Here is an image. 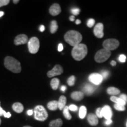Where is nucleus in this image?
<instances>
[{"label": "nucleus", "mask_w": 127, "mask_h": 127, "mask_svg": "<svg viewBox=\"0 0 127 127\" xmlns=\"http://www.w3.org/2000/svg\"><path fill=\"white\" fill-rule=\"evenodd\" d=\"M64 39L67 43L73 47L80 44L81 41H82V35L77 31L71 30L68 31L65 34Z\"/></svg>", "instance_id": "f257e3e1"}, {"label": "nucleus", "mask_w": 127, "mask_h": 127, "mask_svg": "<svg viewBox=\"0 0 127 127\" xmlns=\"http://www.w3.org/2000/svg\"><path fill=\"white\" fill-rule=\"evenodd\" d=\"M88 53V48L86 45L84 44H79L73 48L72 50V56L74 60L81 61L83 60Z\"/></svg>", "instance_id": "f03ea898"}, {"label": "nucleus", "mask_w": 127, "mask_h": 127, "mask_svg": "<svg viewBox=\"0 0 127 127\" xmlns=\"http://www.w3.org/2000/svg\"><path fill=\"white\" fill-rule=\"evenodd\" d=\"M4 65L7 69L14 73H20L21 71L20 63L12 57H5L4 60Z\"/></svg>", "instance_id": "7ed1b4c3"}, {"label": "nucleus", "mask_w": 127, "mask_h": 127, "mask_svg": "<svg viewBox=\"0 0 127 127\" xmlns=\"http://www.w3.org/2000/svg\"><path fill=\"white\" fill-rule=\"evenodd\" d=\"M34 118L39 121H44L48 118V112L42 105H37L34 109Z\"/></svg>", "instance_id": "20e7f679"}, {"label": "nucleus", "mask_w": 127, "mask_h": 127, "mask_svg": "<svg viewBox=\"0 0 127 127\" xmlns=\"http://www.w3.org/2000/svg\"><path fill=\"white\" fill-rule=\"evenodd\" d=\"M111 56V51L105 49H101L96 52L95 55V60L97 63H101L106 61Z\"/></svg>", "instance_id": "39448f33"}, {"label": "nucleus", "mask_w": 127, "mask_h": 127, "mask_svg": "<svg viewBox=\"0 0 127 127\" xmlns=\"http://www.w3.org/2000/svg\"><path fill=\"white\" fill-rule=\"evenodd\" d=\"M28 50L30 53L34 54L37 53L39 48V41L38 38L32 37L28 42Z\"/></svg>", "instance_id": "423d86ee"}, {"label": "nucleus", "mask_w": 127, "mask_h": 127, "mask_svg": "<svg viewBox=\"0 0 127 127\" xmlns=\"http://www.w3.org/2000/svg\"><path fill=\"white\" fill-rule=\"evenodd\" d=\"M120 42L116 39H107L103 42L104 48L108 51L114 50L119 47Z\"/></svg>", "instance_id": "0eeeda50"}, {"label": "nucleus", "mask_w": 127, "mask_h": 127, "mask_svg": "<svg viewBox=\"0 0 127 127\" xmlns=\"http://www.w3.org/2000/svg\"><path fill=\"white\" fill-rule=\"evenodd\" d=\"M88 79L92 84L95 85H98L102 83L103 78L101 74L98 73H93L90 74L88 77Z\"/></svg>", "instance_id": "6e6552de"}, {"label": "nucleus", "mask_w": 127, "mask_h": 127, "mask_svg": "<svg viewBox=\"0 0 127 127\" xmlns=\"http://www.w3.org/2000/svg\"><path fill=\"white\" fill-rule=\"evenodd\" d=\"M63 68L60 65H56L54 66L51 70L47 72V76L48 77L51 78L55 76L61 75L63 73Z\"/></svg>", "instance_id": "1a4fd4ad"}, {"label": "nucleus", "mask_w": 127, "mask_h": 127, "mask_svg": "<svg viewBox=\"0 0 127 127\" xmlns=\"http://www.w3.org/2000/svg\"><path fill=\"white\" fill-rule=\"evenodd\" d=\"M104 25L102 23H98L95 26L94 29V34L98 38H101L104 36Z\"/></svg>", "instance_id": "9d476101"}, {"label": "nucleus", "mask_w": 127, "mask_h": 127, "mask_svg": "<svg viewBox=\"0 0 127 127\" xmlns=\"http://www.w3.org/2000/svg\"><path fill=\"white\" fill-rule=\"evenodd\" d=\"M101 113H102V116L104 117L106 120H111L112 116V109L111 107L108 105H105L101 109Z\"/></svg>", "instance_id": "9b49d317"}, {"label": "nucleus", "mask_w": 127, "mask_h": 127, "mask_svg": "<svg viewBox=\"0 0 127 127\" xmlns=\"http://www.w3.org/2000/svg\"><path fill=\"white\" fill-rule=\"evenodd\" d=\"M28 36L26 35L20 34L15 37V39H14V43L16 45L25 44L28 42Z\"/></svg>", "instance_id": "f8f14e48"}, {"label": "nucleus", "mask_w": 127, "mask_h": 127, "mask_svg": "<svg viewBox=\"0 0 127 127\" xmlns=\"http://www.w3.org/2000/svg\"><path fill=\"white\" fill-rule=\"evenodd\" d=\"M96 89V87L95 86V85H94V84H87L82 89V91H83L82 93L87 95H90L95 91Z\"/></svg>", "instance_id": "ddd939ff"}, {"label": "nucleus", "mask_w": 127, "mask_h": 127, "mask_svg": "<svg viewBox=\"0 0 127 127\" xmlns=\"http://www.w3.org/2000/svg\"><path fill=\"white\" fill-rule=\"evenodd\" d=\"M50 13L52 16H56L60 14L61 12V9L60 5L58 4H54L50 8Z\"/></svg>", "instance_id": "4468645a"}, {"label": "nucleus", "mask_w": 127, "mask_h": 127, "mask_svg": "<svg viewBox=\"0 0 127 127\" xmlns=\"http://www.w3.org/2000/svg\"><path fill=\"white\" fill-rule=\"evenodd\" d=\"M88 123L92 126H96L98 124V119L96 115L93 113L90 114L87 117Z\"/></svg>", "instance_id": "2eb2a0df"}, {"label": "nucleus", "mask_w": 127, "mask_h": 127, "mask_svg": "<svg viewBox=\"0 0 127 127\" xmlns=\"http://www.w3.org/2000/svg\"><path fill=\"white\" fill-rule=\"evenodd\" d=\"M71 97L75 101H81L84 97V94L81 91H75L71 94Z\"/></svg>", "instance_id": "dca6fc26"}, {"label": "nucleus", "mask_w": 127, "mask_h": 127, "mask_svg": "<svg viewBox=\"0 0 127 127\" xmlns=\"http://www.w3.org/2000/svg\"><path fill=\"white\" fill-rule=\"evenodd\" d=\"M66 98L65 96L62 95L60 97L59 100L58 101V108L60 110H63L65 107L66 106Z\"/></svg>", "instance_id": "f3484780"}, {"label": "nucleus", "mask_w": 127, "mask_h": 127, "mask_svg": "<svg viewBox=\"0 0 127 127\" xmlns=\"http://www.w3.org/2000/svg\"><path fill=\"white\" fill-rule=\"evenodd\" d=\"M12 109L17 113H21L24 111V106L21 103L15 102L12 105Z\"/></svg>", "instance_id": "a211bd4d"}, {"label": "nucleus", "mask_w": 127, "mask_h": 127, "mask_svg": "<svg viewBox=\"0 0 127 127\" xmlns=\"http://www.w3.org/2000/svg\"><path fill=\"white\" fill-rule=\"evenodd\" d=\"M63 124L61 119H57L50 122L49 124V127H61Z\"/></svg>", "instance_id": "6ab92c4d"}, {"label": "nucleus", "mask_w": 127, "mask_h": 127, "mask_svg": "<svg viewBox=\"0 0 127 127\" xmlns=\"http://www.w3.org/2000/svg\"><path fill=\"white\" fill-rule=\"evenodd\" d=\"M47 108L51 111H56L58 108V101H52L48 103Z\"/></svg>", "instance_id": "aec40b11"}, {"label": "nucleus", "mask_w": 127, "mask_h": 127, "mask_svg": "<svg viewBox=\"0 0 127 127\" xmlns=\"http://www.w3.org/2000/svg\"><path fill=\"white\" fill-rule=\"evenodd\" d=\"M107 93L108 94L114 96V95H117L120 93V90L119 89L115 88V87H109L107 90Z\"/></svg>", "instance_id": "412c9836"}, {"label": "nucleus", "mask_w": 127, "mask_h": 127, "mask_svg": "<svg viewBox=\"0 0 127 127\" xmlns=\"http://www.w3.org/2000/svg\"><path fill=\"white\" fill-rule=\"evenodd\" d=\"M110 99L117 104L121 105H123V106H125V104H126V102H124L123 99H121L120 97H117V96H112L111 97Z\"/></svg>", "instance_id": "4be33fe9"}, {"label": "nucleus", "mask_w": 127, "mask_h": 127, "mask_svg": "<svg viewBox=\"0 0 127 127\" xmlns=\"http://www.w3.org/2000/svg\"><path fill=\"white\" fill-rule=\"evenodd\" d=\"M58 26L57 24V23L56 21L53 20L51 22L50 24V32L52 34H54L55 32H56L57 30H58Z\"/></svg>", "instance_id": "5701e85b"}, {"label": "nucleus", "mask_w": 127, "mask_h": 127, "mask_svg": "<svg viewBox=\"0 0 127 127\" xmlns=\"http://www.w3.org/2000/svg\"><path fill=\"white\" fill-rule=\"evenodd\" d=\"M60 80L58 78H53L51 81V86L54 90H56L59 87Z\"/></svg>", "instance_id": "b1692460"}, {"label": "nucleus", "mask_w": 127, "mask_h": 127, "mask_svg": "<svg viewBox=\"0 0 127 127\" xmlns=\"http://www.w3.org/2000/svg\"><path fill=\"white\" fill-rule=\"evenodd\" d=\"M87 115V108L85 106H81L79 108V117L81 119H84Z\"/></svg>", "instance_id": "393cba45"}, {"label": "nucleus", "mask_w": 127, "mask_h": 127, "mask_svg": "<svg viewBox=\"0 0 127 127\" xmlns=\"http://www.w3.org/2000/svg\"><path fill=\"white\" fill-rule=\"evenodd\" d=\"M63 114L64 117L66 119V120H70L72 118V116L71 115V114L69 112V108H68V106H65L64 108Z\"/></svg>", "instance_id": "a878e982"}, {"label": "nucleus", "mask_w": 127, "mask_h": 127, "mask_svg": "<svg viewBox=\"0 0 127 127\" xmlns=\"http://www.w3.org/2000/svg\"><path fill=\"white\" fill-rule=\"evenodd\" d=\"M75 76L72 75V76H71V77L68 79L67 83L69 86H73V85L75 84Z\"/></svg>", "instance_id": "bb28decb"}, {"label": "nucleus", "mask_w": 127, "mask_h": 127, "mask_svg": "<svg viewBox=\"0 0 127 127\" xmlns=\"http://www.w3.org/2000/svg\"><path fill=\"white\" fill-rule=\"evenodd\" d=\"M114 108H115V109H117V110L120 111H124L125 109V106L117 104L114 105Z\"/></svg>", "instance_id": "cd10ccee"}, {"label": "nucleus", "mask_w": 127, "mask_h": 127, "mask_svg": "<svg viewBox=\"0 0 127 127\" xmlns=\"http://www.w3.org/2000/svg\"><path fill=\"white\" fill-rule=\"evenodd\" d=\"M101 75H102V77L103 78V79H107L108 77L109 76V72L108 71L104 70V71H102V72H101Z\"/></svg>", "instance_id": "c85d7f7f"}, {"label": "nucleus", "mask_w": 127, "mask_h": 127, "mask_svg": "<svg viewBox=\"0 0 127 127\" xmlns=\"http://www.w3.org/2000/svg\"><path fill=\"white\" fill-rule=\"evenodd\" d=\"M71 11L74 15H78L80 12V9L78 8H73L71 9Z\"/></svg>", "instance_id": "c756f323"}, {"label": "nucleus", "mask_w": 127, "mask_h": 127, "mask_svg": "<svg viewBox=\"0 0 127 127\" xmlns=\"http://www.w3.org/2000/svg\"><path fill=\"white\" fill-rule=\"evenodd\" d=\"M95 20L94 19H90L87 22V26L89 28H91L94 26V25L95 24Z\"/></svg>", "instance_id": "7c9ffc66"}, {"label": "nucleus", "mask_w": 127, "mask_h": 127, "mask_svg": "<svg viewBox=\"0 0 127 127\" xmlns=\"http://www.w3.org/2000/svg\"><path fill=\"white\" fill-rule=\"evenodd\" d=\"M9 0H0V7H2V6L7 5L9 4Z\"/></svg>", "instance_id": "2f4dec72"}, {"label": "nucleus", "mask_w": 127, "mask_h": 127, "mask_svg": "<svg viewBox=\"0 0 127 127\" xmlns=\"http://www.w3.org/2000/svg\"><path fill=\"white\" fill-rule=\"evenodd\" d=\"M101 109L102 108H98L96 109V115L98 118H102V113H101Z\"/></svg>", "instance_id": "473e14b6"}, {"label": "nucleus", "mask_w": 127, "mask_h": 127, "mask_svg": "<svg viewBox=\"0 0 127 127\" xmlns=\"http://www.w3.org/2000/svg\"><path fill=\"white\" fill-rule=\"evenodd\" d=\"M127 60V57L124 54H121L120 55L119 57V61H120L121 63H125L126 61Z\"/></svg>", "instance_id": "72a5a7b5"}, {"label": "nucleus", "mask_w": 127, "mask_h": 127, "mask_svg": "<svg viewBox=\"0 0 127 127\" xmlns=\"http://www.w3.org/2000/svg\"><path fill=\"white\" fill-rule=\"evenodd\" d=\"M68 108H69V110H71L72 111H77L78 109L77 106L74 104L70 105L69 106H68Z\"/></svg>", "instance_id": "f704fd0d"}, {"label": "nucleus", "mask_w": 127, "mask_h": 127, "mask_svg": "<svg viewBox=\"0 0 127 127\" xmlns=\"http://www.w3.org/2000/svg\"><path fill=\"white\" fill-rule=\"evenodd\" d=\"M120 98L121 99H123L124 102L127 103V95L125 94H121L120 95Z\"/></svg>", "instance_id": "c9c22d12"}, {"label": "nucleus", "mask_w": 127, "mask_h": 127, "mask_svg": "<svg viewBox=\"0 0 127 127\" xmlns=\"http://www.w3.org/2000/svg\"><path fill=\"white\" fill-rule=\"evenodd\" d=\"M3 116H4V117L7 118H9L11 117V114L10 112H7L5 111H4V114H3Z\"/></svg>", "instance_id": "e433bc0d"}, {"label": "nucleus", "mask_w": 127, "mask_h": 127, "mask_svg": "<svg viewBox=\"0 0 127 127\" xmlns=\"http://www.w3.org/2000/svg\"><path fill=\"white\" fill-rule=\"evenodd\" d=\"M63 45L62 44H60L59 45H58V51L59 52H61L63 50Z\"/></svg>", "instance_id": "4c0bfd02"}, {"label": "nucleus", "mask_w": 127, "mask_h": 127, "mask_svg": "<svg viewBox=\"0 0 127 127\" xmlns=\"http://www.w3.org/2000/svg\"><path fill=\"white\" fill-rule=\"evenodd\" d=\"M112 123V121L111 120H107L105 121V124L107 125H109Z\"/></svg>", "instance_id": "58836bf2"}, {"label": "nucleus", "mask_w": 127, "mask_h": 127, "mask_svg": "<svg viewBox=\"0 0 127 127\" xmlns=\"http://www.w3.org/2000/svg\"><path fill=\"white\" fill-rule=\"evenodd\" d=\"M39 30L41 32H44V30H45V27H44V25H40V27H39Z\"/></svg>", "instance_id": "ea45409f"}, {"label": "nucleus", "mask_w": 127, "mask_h": 127, "mask_svg": "<svg viewBox=\"0 0 127 127\" xmlns=\"http://www.w3.org/2000/svg\"><path fill=\"white\" fill-rule=\"evenodd\" d=\"M33 113H34V111H32V109H30V110L27 111V114L28 115L31 116L32 115Z\"/></svg>", "instance_id": "a19ab883"}, {"label": "nucleus", "mask_w": 127, "mask_h": 127, "mask_svg": "<svg viewBox=\"0 0 127 127\" xmlns=\"http://www.w3.org/2000/svg\"><path fill=\"white\" fill-rule=\"evenodd\" d=\"M66 90V86H65V85H63V86H61V90L63 92V93L64 91H65Z\"/></svg>", "instance_id": "79ce46f5"}, {"label": "nucleus", "mask_w": 127, "mask_h": 127, "mask_svg": "<svg viewBox=\"0 0 127 127\" xmlns=\"http://www.w3.org/2000/svg\"><path fill=\"white\" fill-rule=\"evenodd\" d=\"M4 109H3L2 108L0 107V117H1V116H3V114H4Z\"/></svg>", "instance_id": "37998d69"}, {"label": "nucleus", "mask_w": 127, "mask_h": 127, "mask_svg": "<svg viewBox=\"0 0 127 127\" xmlns=\"http://www.w3.org/2000/svg\"><path fill=\"white\" fill-rule=\"evenodd\" d=\"M69 20H70L71 21H74L75 20V17H74V15L71 16V17H69Z\"/></svg>", "instance_id": "c03bdc74"}, {"label": "nucleus", "mask_w": 127, "mask_h": 127, "mask_svg": "<svg viewBox=\"0 0 127 127\" xmlns=\"http://www.w3.org/2000/svg\"><path fill=\"white\" fill-rule=\"evenodd\" d=\"M111 65H112V66H115L116 64H117V63H116L115 61H112L111 62Z\"/></svg>", "instance_id": "a18cd8bd"}, {"label": "nucleus", "mask_w": 127, "mask_h": 127, "mask_svg": "<svg viewBox=\"0 0 127 127\" xmlns=\"http://www.w3.org/2000/svg\"><path fill=\"white\" fill-rule=\"evenodd\" d=\"M75 23H76V24L78 25V24H79L81 23V20H76Z\"/></svg>", "instance_id": "49530a36"}, {"label": "nucleus", "mask_w": 127, "mask_h": 127, "mask_svg": "<svg viewBox=\"0 0 127 127\" xmlns=\"http://www.w3.org/2000/svg\"><path fill=\"white\" fill-rule=\"evenodd\" d=\"M19 1H19V0H14L13 2L15 4H18V3L19 2Z\"/></svg>", "instance_id": "de8ad7c7"}, {"label": "nucleus", "mask_w": 127, "mask_h": 127, "mask_svg": "<svg viewBox=\"0 0 127 127\" xmlns=\"http://www.w3.org/2000/svg\"><path fill=\"white\" fill-rule=\"evenodd\" d=\"M4 15V12L3 11H0V18Z\"/></svg>", "instance_id": "09e8293b"}, {"label": "nucleus", "mask_w": 127, "mask_h": 127, "mask_svg": "<svg viewBox=\"0 0 127 127\" xmlns=\"http://www.w3.org/2000/svg\"><path fill=\"white\" fill-rule=\"evenodd\" d=\"M24 127H32L29 126V125H26V126H24Z\"/></svg>", "instance_id": "8fccbe9b"}, {"label": "nucleus", "mask_w": 127, "mask_h": 127, "mask_svg": "<svg viewBox=\"0 0 127 127\" xmlns=\"http://www.w3.org/2000/svg\"><path fill=\"white\" fill-rule=\"evenodd\" d=\"M1 119H0V125H1Z\"/></svg>", "instance_id": "3c124183"}, {"label": "nucleus", "mask_w": 127, "mask_h": 127, "mask_svg": "<svg viewBox=\"0 0 127 127\" xmlns=\"http://www.w3.org/2000/svg\"></svg>", "instance_id": "603ef678"}]
</instances>
